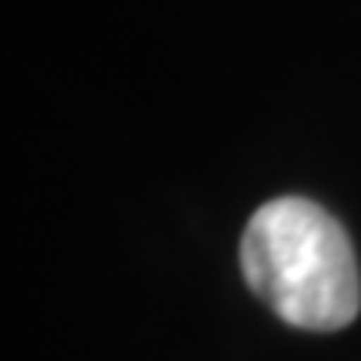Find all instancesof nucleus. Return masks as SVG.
<instances>
[{
    "label": "nucleus",
    "mask_w": 361,
    "mask_h": 361,
    "mask_svg": "<svg viewBox=\"0 0 361 361\" xmlns=\"http://www.w3.org/2000/svg\"><path fill=\"white\" fill-rule=\"evenodd\" d=\"M241 271L281 322L338 331L361 308V274L345 228L308 197L261 204L241 238Z\"/></svg>",
    "instance_id": "obj_1"
}]
</instances>
